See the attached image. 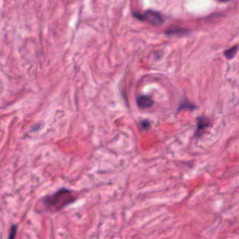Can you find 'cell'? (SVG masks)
<instances>
[{
  "label": "cell",
  "mask_w": 239,
  "mask_h": 239,
  "mask_svg": "<svg viewBox=\"0 0 239 239\" xmlns=\"http://www.w3.org/2000/svg\"><path fill=\"white\" fill-rule=\"evenodd\" d=\"M218 1H221V2H228V1H231V0H218Z\"/></svg>",
  "instance_id": "obj_10"
},
{
  "label": "cell",
  "mask_w": 239,
  "mask_h": 239,
  "mask_svg": "<svg viewBox=\"0 0 239 239\" xmlns=\"http://www.w3.org/2000/svg\"><path fill=\"white\" fill-rule=\"evenodd\" d=\"M196 109H197V106L195 104H192V102H189V101L184 100L178 106V109H177V113H179L182 110H189V111H193Z\"/></svg>",
  "instance_id": "obj_5"
},
{
  "label": "cell",
  "mask_w": 239,
  "mask_h": 239,
  "mask_svg": "<svg viewBox=\"0 0 239 239\" xmlns=\"http://www.w3.org/2000/svg\"><path fill=\"white\" fill-rule=\"evenodd\" d=\"M76 198L72 191L61 189L51 195L44 198V203L47 209L58 211L75 201Z\"/></svg>",
  "instance_id": "obj_1"
},
{
  "label": "cell",
  "mask_w": 239,
  "mask_h": 239,
  "mask_svg": "<svg viewBox=\"0 0 239 239\" xmlns=\"http://www.w3.org/2000/svg\"><path fill=\"white\" fill-rule=\"evenodd\" d=\"M17 232V226L13 225L11 226V231L9 233V236H8V239H14Z\"/></svg>",
  "instance_id": "obj_8"
},
{
  "label": "cell",
  "mask_w": 239,
  "mask_h": 239,
  "mask_svg": "<svg viewBox=\"0 0 239 239\" xmlns=\"http://www.w3.org/2000/svg\"><path fill=\"white\" fill-rule=\"evenodd\" d=\"M136 103L140 109H147L152 107L154 104V100L150 96L140 95L136 99Z\"/></svg>",
  "instance_id": "obj_4"
},
{
  "label": "cell",
  "mask_w": 239,
  "mask_h": 239,
  "mask_svg": "<svg viewBox=\"0 0 239 239\" xmlns=\"http://www.w3.org/2000/svg\"><path fill=\"white\" fill-rule=\"evenodd\" d=\"M188 32H189L188 30H187V29L178 28V29H170L168 30V31L166 32V34L168 35H179V34L183 35V34H185L188 33Z\"/></svg>",
  "instance_id": "obj_7"
},
{
  "label": "cell",
  "mask_w": 239,
  "mask_h": 239,
  "mask_svg": "<svg viewBox=\"0 0 239 239\" xmlns=\"http://www.w3.org/2000/svg\"><path fill=\"white\" fill-rule=\"evenodd\" d=\"M140 127L144 130H147L150 127V122L149 120H142L140 122Z\"/></svg>",
  "instance_id": "obj_9"
},
{
  "label": "cell",
  "mask_w": 239,
  "mask_h": 239,
  "mask_svg": "<svg viewBox=\"0 0 239 239\" xmlns=\"http://www.w3.org/2000/svg\"><path fill=\"white\" fill-rule=\"evenodd\" d=\"M135 16L139 20L147 22L153 26H160L164 22L161 15L154 11L148 10L143 13H135Z\"/></svg>",
  "instance_id": "obj_2"
},
{
  "label": "cell",
  "mask_w": 239,
  "mask_h": 239,
  "mask_svg": "<svg viewBox=\"0 0 239 239\" xmlns=\"http://www.w3.org/2000/svg\"><path fill=\"white\" fill-rule=\"evenodd\" d=\"M211 125V121L208 117L202 116L197 118V124H196V132L194 136L196 137H199L208 127Z\"/></svg>",
  "instance_id": "obj_3"
},
{
  "label": "cell",
  "mask_w": 239,
  "mask_h": 239,
  "mask_svg": "<svg viewBox=\"0 0 239 239\" xmlns=\"http://www.w3.org/2000/svg\"><path fill=\"white\" fill-rule=\"evenodd\" d=\"M238 46L236 45L230 48L227 49L224 52V56L226 57V59L228 60H231L234 57L235 55H236L237 52H238Z\"/></svg>",
  "instance_id": "obj_6"
}]
</instances>
